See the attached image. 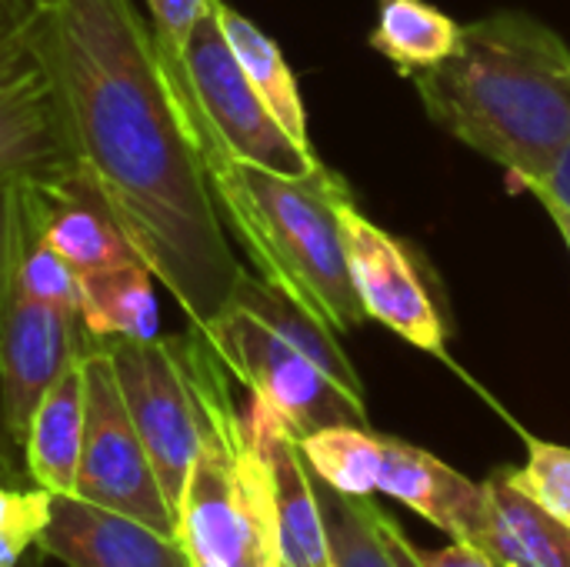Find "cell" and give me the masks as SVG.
<instances>
[{"label": "cell", "instance_id": "cell-16", "mask_svg": "<svg viewBox=\"0 0 570 567\" xmlns=\"http://www.w3.org/2000/svg\"><path fill=\"white\" fill-rule=\"evenodd\" d=\"M87 431V381H83V351L67 364V371L40 398L27 438L23 461L30 481L50 495H77L80 454Z\"/></svg>", "mask_w": 570, "mask_h": 567}, {"label": "cell", "instance_id": "cell-14", "mask_svg": "<svg viewBox=\"0 0 570 567\" xmlns=\"http://www.w3.org/2000/svg\"><path fill=\"white\" fill-rule=\"evenodd\" d=\"M247 424L271 465L284 567H334L317 481L301 454L297 438L284 428L277 414H271L257 401H250L247 408Z\"/></svg>", "mask_w": 570, "mask_h": 567}, {"label": "cell", "instance_id": "cell-27", "mask_svg": "<svg viewBox=\"0 0 570 567\" xmlns=\"http://www.w3.org/2000/svg\"><path fill=\"white\" fill-rule=\"evenodd\" d=\"M417 561L421 567H498L484 551H478L474 545H461V541H451L448 548H434V551H424L417 548Z\"/></svg>", "mask_w": 570, "mask_h": 567}, {"label": "cell", "instance_id": "cell-30", "mask_svg": "<svg viewBox=\"0 0 570 567\" xmlns=\"http://www.w3.org/2000/svg\"><path fill=\"white\" fill-rule=\"evenodd\" d=\"M541 204L554 217V224H558V231H561V237H564V244H568L570 251V211L564 204H558V201H541Z\"/></svg>", "mask_w": 570, "mask_h": 567}, {"label": "cell", "instance_id": "cell-22", "mask_svg": "<svg viewBox=\"0 0 570 567\" xmlns=\"http://www.w3.org/2000/svg\"><path fill=\"white\" fill-rule=\"evenodd\" d=\"M57 194L60 190L30 187V184L0 187V311L10 297L13 274L27 244L43 234V224Z\"/></svg>", "mask_w": 570, "mask_h": 567}, {"label": "cell", "instance_id": "cell-31", "mask_svg": "<svg viewBox=\"0 0 570 567\" xmlns=\"http://www.w3.org/2000/svg\"><path fill=\"white\" fill-rule=\"evenodd\" d=\"M30 3H47V0H30Z\"/></svg>", "mask_w": 570, "mask_h": 567}, {"label": "cell", "instance_id": "cell-3", "mask_svg": "<svg viewBox=\"0 0 570 567\" xmlns=\"http://www.w3.org/2000/svg\"><path fill=\"white\" fill-rule=\"evenodd\" d=\"M204 157L220 221L250 254L257 277L287 294L307 314L344 334L367 321L354 291L337 207L354 201L331 170L324 177H287L230 157L187 120Z\"/></svg>", "mask_w": 570, "mask_h": 567}, {"label": "cell", "instance_id": "cell-4", "mask_svg": "<svg viewBox=\"0 0 570 567\" xmlns=\"http://www.w3.org/2000/svg\"><path fill=\"white\" fill-rule=\"evenodd\" d=\"M197 331L250 401L277 414L297 441L341 424L371 428L364 384L337 331L264 277L244 271L227 307Z\"/></svg>", "mask_w": 570, "mask_h": 567}, {"label": "cell", "instance_id": "cell-21", "mask_svg": "<svg viewBox=\"0 0 570 567\" xmlns=\"http://www.w3.org/2000/svg\"><path fill=\"white\" fill-rule=\"evenodd\" d=\"M314 481H317V495H321V508H324L334 567H397L391 548L384 545L381 528H377V505L371 498L341 495V491L327 488L321 478H314Z\"/></svg>", "mask_w": 570, "mask_h": 567}, {"label": "cell", "instance_id": "cell-1", "mask_svg": "<svg viewBox=\"0 0 570 567\" xmlns=\"http://www.w3.org/2000/svg\"><path fill=\"white\" fill-rule=\"evenodd\" d=\"M33 30L80 170L187 324L207 328L244 267L147 17L134 0H47Z\"/></svg>", "mask_w": 570, "mask_h": 567}, {"label": "cell", "instance_id": "cell-12", "mask_svg": "<svg viewBox=\"0 0 570 567\" xmlns=\"http://www.w3.org/2000/svg\"><path fill=\"white\" fill-rule=\"evenodd\" d=\"M37 545L67 567H194L177 535L70 495L47 498Z\"/></svg>", "mask_w": 570, "mask_h": 567}, {"label": "cell", "instance_id": "cell-20", "mask_svg": "<svg viewBox=\"0 0 570 567\" xmlns=\"http://www.w3.org/2000/svg\"><path fill=\"white\" fill-rule=\"evenodd\" d=\"M461 23L424 0H381L371 30V47L387 57L401 74L438 67L458 43Z\"/></svg>", "mask_w": 570, "mask_h": 567}, {"label": "cell", "instance_id": "cell-2", "mask_svg": "<svg viewBox=\"0 0 570 567\" xmlns=\"http://www.w3.org/2000/svg\"><path fill=\"white\" fill-rule=\"evenodd\" d=\"M411 84L438 127L521 187L570 147V47L531 13L501 10L461 27L454 50Z\"/></svg>", "mask_w": 570, "mask_h": 567}, {"label": "cell", "instance_id": "cell-7", "mask_svg": "<svg viewBox=\"0 0 570 567\" xmlns=\"http://www.w3.org/2000/svg\"><path fill=\"white\" fill-rule=\"evenodd\" d=\"M33 23L37 3L0 0V187L63 190L83 170Z\"/></svg>", "mask_w": 570, "mask_h": 567}, {"label": "cell", "instance_id": "cell-28", "mask_svg": "<svg viewBox=\"0 0 570 567\" xmlns=\"http://www.w3.org/2000/svg\"><path fill=\"white\" fill-rule=\"evenodd\" d=\"M524 190H531L538 201H558L570 211V147L558 157V164L534 184H528Z\"/></svg>", "mask_w": 570, "mask_h": 567}, {"label": "cell", "instance_id": "cell-25", "mask_svg": "<svg viewBox=\"0 0 570 567\" xmlns=\"http://www.w3.org/2000/svg\"><path fill=\"white\" fill-rule=\"evenodd\" d=\"M144 3H147V23L160 50V60L167 63V70H180L184 47L194 27L207 13H214L220 0H144Z\"/></svg>", "mask_w": 570, "mask_h": 567}, {"label": "cell", "instance_id": "cell-24", "mask_svg": "<svg viewBox=\"0 0 570 567\" xmlns=\"http://www.w3.org/2000/svg\"><path fill=\"white\" fill-rule=\"evenodd\" d=\"M511 481L531 495L544 511L570 528V448L551 441H528V465L508 468Z\"/></svg>", "mask_w": 570, "mask_h": 567}, {"label": "cell", "instance_id": "cell-18", "mask_svg": "<svg viewBox=\"0 0 570 567\" xmlns=\"http://www.w3.org/2000/svg\"><path fill=\"white\" fill-rule=\"evenodd\" d=\"M77 274H94L104 267H114L120 261L137 257L107 211L104 197L94 190L87 174H80L70 187H63L47 214L43 234H40Z\"/></svg>", "mask_w": 570, "mask_h": 567}, {"label": "cell", "instance_id": "cell-8", "mask_svg": "<svg viewBox=\"0 0 570 567\" xmlns=\"http://www.w3.org/2000/svg\"><path fill=\"white\" fill-rule=\"evenodd\" d=\"M110 354L120 398L150 454L167 505L177 515L187 475L204 441L190 331L150 341H97Z\"/></svg>", "mask_w": 570, "mask_h": 567}, {"label": "cell", "instance_id": "cell-9", "mask_svg": "<svg viewBox=\"0 0 570 567\" xmlns=\"http://www.w3.org/2000/svg\"><path fill=\"white\" fill-rule=\"evenodd\" d=\"M83 381L87 431L73 498L137 518L164 535H177V515L164 498L150 454L120 398L110 354L97 341H83Z\"/></svg>", "mask_w": 570, "mask_h": 567}, {"label": "cell", "instance_id": "cell-19", "mask_svg": "<svg viewBox=\"0 0 570 567\" xmlns=\"http://www.w3.org/2000/svg\"><path fill=\"white\" fill-rule=\"evenodd\" d=\"M217 23L237 57V63L244 67L247 80L254 84V90L264 97V104L271 107V114L281 120V127L301 144L311 147V130H307V110L297 90V80L281 53V47L244 13H237L234 7H227L224 0L217 3ZM314 150V147H311Z\"/></svg>", "mask_w": 570, "mask_h": 567}, {"label": "cell", "instance_id": "cell-10", "mask_svg": "<svg viewBox=\"0 0 570 567\" xmlns=\"http://www.w3.org/2000/svg\"><path fill=\"white\" fill-rule=\"evenodd\" d=\"M337 217H341L351 281L367 311V321L391 328L397 338H404L407 344L428 354H444L448 344L444 321L407 247L394 234L377 227L371 217H364L354 201H344L337 207Z\"/></svg>", "mask_w": 570, "mask_h": 567}, {"label": "cell", "instance_id": "cell-6", "mask_svg": "<svg viewBox=\"0 0 570 567\" xmlns=\"http://www.w3.org/2000/svg\"><path fill=\"white\" fill-rule=\"evenodd\" d=\"M170 80L180 94L184 117L230 157L287 177L331 174L311 147H301L281 127L264 97L254 90L217 23V13H207L194 27L184 47L180 74H170Z\"/></svg>", "mask_w": 570, "mask_h": 567}, {"label": "cell", "instance_id": "cell-11", "mask_svg": "<svg viewBox=\"0 0 570 567\" xmlns=\"http://www.w3.org/2000/svg\"><path fill=\"white\" fill-rule=\"evenodd\" d=\"M83 341L73 311L30 301L10 287L0 311V394L7 428L20 448L40 398L83 351Z\"/></svg>", "mask_w": 570, "mask_h": 567}, {"label": "cell", "instance_id": "cell-15", "mask_svg": "<svg viewBox=\"0 0 570 567\" xmlns=\"http://www.w3.org/2000/svg\"><path fill=\"white\" fill-rule=\"evenodd\" d=\"M474 548L498 567H570V528L501 468L484 481V528Z\"/></svg>", "mask_w": 570, "mask_h": 567}, {"label": "cell", "instance_id": "cell-17", "mask_svg": "<svg viewBox=\"0 0 570 567\" xmlns=\"http://www.w3.org/2000/svg\"><path fill=\"white\" fill-rule=\"evenodd\" d=\"M77 321L87 341H150L160 334L154 274L140 257L80 274Z\"/></svg>", "mask_w": 570, "mask_h": 567}, {"label": "cell", "instance_id": "cell-26", "mask_svg": "<svg viewBox=\"0 0 570 567\" xmlns=\"http://www.w3.org/2000/svg\"><path fill=\"white\" fill-rule=\"evenodd\" d=\"M30 471L23 461V448L13 441L10 428H7V414H3V394H0V488H27Z\"/></svg>", "mask_w": 570, "mask_h": 567}, {"label": "cell", "instance_id": "cell-13", "mask_svg": "<svg viewBox=\"0 0 570 567\" xmlns=\"http://www.w3.org/2000/svg\"><path fill=\"white\" fill-rule=\"evenodd\" d=\"M367 495H387L401 501L451 541L478 545L481 538L484 485H474L431 451L401 438L377 434L367 468Z\"/></svg>", "mask_w": 570, "mask_h": 567}, {"label": "cell", "instance_id": "cell-23", "mask_svg": "<svg viewBox=\"0 0 570 567\" xmlns=\"http://www.w3.org/2000/svg\"><path fill=\"white\" fill-rule=\"evenodd\" d=\"M13 291L30 297V301H40V304H53V307H63V311H73L77 314V304H80V274L43 241V237H33L17 264V274H13Z\"/></svg>", "mask_w": 570, "mask_h": 567}, {"label": "cell", "instance_id": "cell-29", "mask_svg": "<svg viewBox=\"0 0 570 567\" xmlns=\"http://www.w3.org/2000/svg\"><path fill=\"white\" fill-rule=\"evenodd\" d=\"M377 528H381V535H384V545L391 548V555H394V561L397 567H421L417 561V545L394 525V518H387L381 508H377Z\"/></svg>", "mask_w": 570, "mask_h": 567}, {"label": "cell", "instance_id": "cell-5", "mask_svg": "<svg viewBox=\"0 0 570 567\" xmlns=\"http://www.w3.org/2000/svg\"><path fill=\"white\" fill-rule=\"evenodd\" d=\"M204 441L177 505V538L194 567H284L267 454L237 411L230 371L190 328Z\"/></svg>", "mask_w": 570, "mask_h": 567}]
</instances>
